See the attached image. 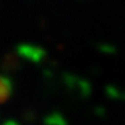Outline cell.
<instances>
[{"mask_svg":"<svg viewBox=\"0 0 125 125\" xmlns=\"http://www.w3.org/2000/svg\"><path fill=\"white\" fill-rule=\"evenodd\" d=\"M11 90H13L11 82H10L6 76L0 75V104H1V103H4L6 100L10 97Z\"/></svg>","mask_w":125,"mask_h":125,"instance_id":"obj_1","label":"cell"}]
</instances>
